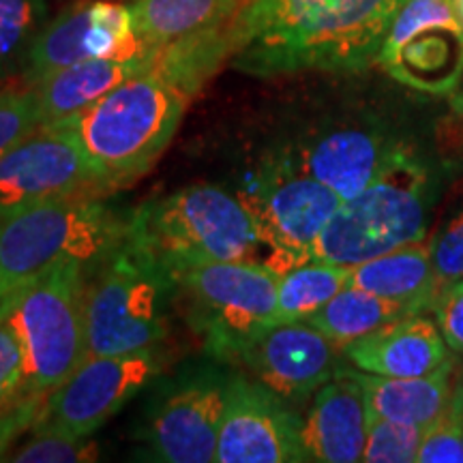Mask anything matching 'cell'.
Listing matches in <instances>:
<instances>
[{"mask_svg":"<svg viewBox=\"0 0 463 463\" xmlns=\"http://www.w3.org/2000/svg\"><path fill=\"white\" fill-rule=\"evenodd\" d=\"M405 0H236L225 45L230 65L256 78L354 73L378 61Z\"/></svg>","mask_w":463,"mask_h":463,"instance_id":"1","label":"cell"},{"mask_svg":"<svg viewBox=\"0 0 463 463\" xmlns=\"http://www.w3.org/2000/svg\"><path fill=\"white\" fill-rule=\"evenodd\" d=\"M447 183L449 165L412 144L378 181L339 206L317 236L311 260L358 266L422 242Z\"/></svg>","mask_w":463,"mask_h":463,"instance_id":"2","label":"cell"},{"mask_svg":"<svg viewBox=\"0 0 463 463\" xmlns=\"http://www.w3.org/2000/svg\"><path fill=\"white\" fill-rule=\"evenodd\" d=\"M127 236L146 251L176 286L200 264L253 260L266 247L241 198L215 184H189L146 202L129 217Z\"/></svg>","mask_w":463,"mask_h":463,"instance_id":"3","label":"cell"},{"mask_svg":"<svg viewBox=\"0 0 463 463\" xmlns=\"http://www.w3.org/2000/svg\"><path fill=\"white\" fill-rule=\"evenodd\" d=\"M189 97L150 67L84 112L58 123L71 127L92 164L116 189L137 181L157 164L181 125Z\"/></svg>","mask_w":463,"mask_h":463,"instance_id":"4","label":"cell"},{"mask_svg":"<svg viewBox=\"0 0 463 463\" xmlns=\"http://www.w3.org/2000/svg\"><path fill=\"white\" fill-rule=\"evenodd\" d=\"M127 228L129 219L101 198L56 200L0 217V283L22 288L69 262L101 266Z\"/></svg>","mask_w":463,"mask_h":463,"instance_id":"5","label":"cell"},{"mask_svg":"<svg viewBox=\"0 0 463 463\" xmlns=\"http://www.w3.org/2000/svg\"><path fill=\"white\" fill-rule=\"evenodd\" d=\"M89 264H61L28 281L7 314L24 356L26 392L48 395L89 356Z\"/></svg>","mask_w":463,"mask_h":463,"instance_id":"6","label":"cell"},{"mask_svg":"<svg viewBox=\"0 0 463 463\" xmlns=\"http://www.w3.org/2000/svg\"><path fill=\"white\" fill-rule=\"evenodd\" d=\"M279 273L256 260L200 264L176 277L189 300V322L217 361L242 354L279 324Z\"/></svg>","mask_w":463,"mask_h":463,"instance_id":"7","label":"cell"},{"mask_svg":"<svg viewBox=\"0 0 463 463\" xmlns=\"http://www.w3.org/2000/svg\"><path fill=\"white\" fill-rule=\"evenodd\" d=\"M86 288L89 354L153 350L167 337L165 294L174 283L129 236Z\"/></svg>","mask_w":463,"mask_h":463,"instance_id":"8","label":"cell"},{"mask_svg":"<svg viewBox=\"0 0 463 463\" xmlns=\"http://www.w3.org/2000/svg\"><path fill=\"white\" fill-rule=\"evenodd\" d=\"M239 198L270 249L264 264L279 275L309 262L317 236L344 204L339 194L297 170L281 153L270 155Z\"/></svg>","mask_w":463,"mask_h":463,"instance_id":"9","label":"cell"},{"mask_svg":"<svg viewBox=\"0 0 463 463\" xmlns=\"http://www.w3.org/2000/svg\"><path fill=\"white\" fill-rule=\"evenodd\" d=\"M112 189L65 123L37 127L0 157V217L56 200L103 198Z\"/></svg>","mask_w":463,"mask_h":463,"instance_id":"10","label":"cell"},{"mask_svg":"<svg viewBox=\"0 0 463 463\" xmlns=\"http://www.w3.org/2000/svg\"><path fill=\"white\" fill-rule=\"evenodd\" d=\"M375 62L416 92L453 95L463 80V20L455 0H405Z\"/></svg>","mask_w":463,"mask_h":463,"instance_id":"11","label":"cell"},{"mask_svg":"<svg viewBox=\"0 0 463 463\" xmlns=\"http://www.w3.org/2000/svg\"><path fill=\"white\" fill-rule=\"evenodd\" d=\"M164 369L157 347L127 354H89L43 397L34 431L92 436Z\"/></svg>","mask_w":463,"mask_h":463,"instance_id":"12","label":"cell"},{"mask_svg":"<svg viewBox=\"0 0 463 463\" xmlns=\"http://www.w3.org/2000/svg\"><path fill=\"white\" fill-rule=\"evenodd\" d=\"M86 58H155V54L137 34L131 7L116 0H75L54 20H48L22 71L26 84L34 86Z\"/></svg>","mask_w":463,"mask_h":463,"instance_id":"13","label":"cell"},{"mask_svg":"<svg viewBox=\"0 0 463 463\" xmlns=\"http://www.w3.org/2000/svg\"><path fill=\"white\" fill-rule=\"evenodd\" d=\"M412 146L391 127L380 123H341L300 137L281 153L297 170L350 200L378 181L392 161Z\"/></svg>","mask_w":463,"mask_h":463,"instance_id":"14","label":"cell"},{"mask_svg":"<svg viewBox=\"0 0 463 463\" xmlns=\"http://www.w3.org/2000/svg\"><path fill=\"white\" fill-rule=\"evenodd\" d=\"M303 419L286 399L234 373L228 380L225 408L219 431V463H294L305 461Z\"/></svg>","mask_w":463,"mask_h":463,"instance_id":"15","label":"cell"},{"mask_svg":"<svg viewBox=\"0 0 463 463\" xmlns=\"http://www.w3.org/2000/svg\"><path fill=\"white\" fill-rule=\"evenodd\" d=\"M228 380L217 369H200L164 397L150 416L146 444L165 463L217 461Z\"/></svg>","mask_w":463,"mask_h":463,"instance_id":"16","label":"cell"},{"mask_svg":"<svg viewBox=\"0 0 463 463\" xmlns=\"http://www.w3.org/2000/svg\"><path fill=\"white\" fill-rule=\"evenodd\" d=\"M339 352L309 322H283L249 347L239 363L286 402L303 403L335 378Z\"/></svg>","mask_w":463,"mask_h":463,"instance_id":"17","label":"cell"},{"mask_svg":"<svg viewBox=\"0 0 463 463\" xmlns=\"http://www.w3.org/2000/svg\"><path fill=\"white\" fill-rule=\"evenodd\" d=\"M305 461L354 463L363 461L367 442V405L361 382L352 369H337L314 395L303 419Z\"/></svg>","mask_w":463,"mask_h":463,"instance_id":"18","label":"cell"},{"mask_svg":"<svg viewBox=\"0 0 463 463\" xmlns=\"http://www.w3.org/2000/svg\"><path fill=\"white\" fill-rule=\"evenodd\" d=\"M344 356L352 367L386 378H419L453 361L438 324L422 314L403 316L378 331L347 344Z\"/></svg>","mask_w":463,"mask_h":463,"instance_id":"19","label":"cell"},{"mask_svg":"<svg viewBox=\"0 0 463 463\" xmlns=\"http://www.w3.org/2000/svg\"><path fill=\"white\" fill-rule=\"evenodd\" d=\"M153 61L155 58H86L48 75L33 86L43 125L84 112L125 80L153 67Z\"/></svg>","mask_w":463,"mask_h":463,"instance_id":"20","label":"cell"},{"mask_svg":"<svg viewBox=\"0 0 463 463\" xmlns=\"http://www.w3.org/2000/svg\"><path fill=\"white\" fill-rule=\"evenodd\" d=\"M361 382L369 419H384L408 425L430 427L453 402V361L438 372L419 378H386L352 369Z\"/></svg>","mask_w":463,"mask_h":463,"instance_id":"21","label":"cell"},{"mask_svg":"<svg viewBox=\"0 0 463 463\" xmlns=\"http://www.w3.org/2000/svg\"><path fill=\"white\" fill-rule=\"evenodd\" d=\"M350 283L405 307L410 314H425L439 294L430 245L425 247L422 242L352 266Z\"/></svg>","mask_w":463,"mask_h":463,"instance_id":"22","label":"cell"},{"mask_svg":"<svg viewBox=\"0 0 463 463\" xmlns=\"http://www.w3.org/2000/svg\"><path fill=\"white\" fill-rule=\"evenodd\" d=\"M236 0H133V24L144 45L157 54L167 45L228 24Z\"/></svg>","mask_w":463,"mask_h":463,"instance_id":"23","label":"cell"},{"mask_svg":"<svg viewBox=\"0 0 463 463\" xmlns=\"http://www.w3.org/2000/svg\"><path fill=\"white\" fill-rule=\"evenodd\" d=\"M403 316L412 314L389 298H382L378 294L350 283L305 322H309L324 337L331 339L339 350H344L352 341L378 331L380 326Z\"/></svg>","mask_w":463,"mask_h":463,"instance_id":"24","label":"cell"},{"mask_svg":"<svg viewBox=\"0 0 463 463\" xmlns=\"http://www.w3.org/2000/svg\"><path fill=\"white\" fill-rule=\"evenodd\" d=\"M352 266L309 260L279 275L277 283V311L279 324L303 322L320 307L350 286Z\"/></svg>","mask_w":463,"mask_h":463,"instance_id":"25","label":"cell"},{"mask_svg":"<svg viewBox=\"0 0 463 463\" xmlns=\"http://www.w3.org/2000/svg\"><path fill=\"white\" fill-rule=\"evenodd\" d=\"M45 24V0H0V75L24 67L28 52Z\"/></svg>","mask_w":463,"mask_h":463,"instance_id":"26","label":"cell"},{"mask_svg":"<svg viewBox=\"0 0 463 463\" xmlns=\"http://www.w3.org/2000/svg\"><path fill=\"white\" fill-rule=\"evenodd\" d=\"M99 459V444L90 436L34 431V438L3 461L15 463H89Z\"/></svg>","mask_w":463,"mask_h":463,"instance_id":"27","label":"cell"},{"mask_svg":"<svg viewBox=\"0 0 463 463\" xmlns=\"http://www.w3.org/2000/svg\"><path fill=\"white\" fill-rule=\"evenodd\" d=\"M425 427L384 419L367 420V442L363 461L367 463H410L416 461Z\"/></svg>","mask_w":463,"mask_h":463,"instance_id":"28","label":"cell"},{"mask_svg":"<svg viewBox=\"0 0 463 463\" xmlns=\"http://www.w3.org/2000/svg\"><path fill=\"white\" fill-rule=\"evenodd\" d=\"M42 125V109L33 86L0 90V157Z\"/></svg>","mask_w":463,"mask_h":463,"instance_id":"29","label":"cell"},{"mask_svg":"<svg viewBox=\"0 0 463 463\" xmlns=\"http://www.w3.org/2000/svg\"><path fill=\"white\" fill-rule=\"evenodd\" d=\"M416 461L420 463H463V420L455 392L449 410L422 433Z\"/></svg>","mask_w":463,"mask_h":463,"instance_id":"30","label":"cell"},{"mask_svg":"<svg viewBox=\"0 0 463 463\" xmlns=\"http://www.w3.org/2000/svg\"><path fill=\"white\" fill-rule=\"evenodd\" d=\"M430 253L439 289L463 279V211L431 239Z\"/></svg>","mask_w":463,"mask_h":463,"instance_id":"31","label":"cell"},{"mask_svg":"<svg viewBox=\"0 0 463 463\" xmlns=\"http://www.w3.org/2000/svg\"><path fill=\"white\" fill-rule=\"evenodd\" d=\"M20 392H26L24 356L14 328L7 320H0V408L9 405Z\"/></svg>","mask_w":463,"mask_h":463,"instance_id":"32","label":"cell"},{"mask_svg":"<svg viewBox=\"0 0 463 463\" xmlns=\"http://www.w3.org/2000/svg\"><path fill=\"white\" fill-rule=\"evenodd\" d=\"M431 311L450 350L463 354V279L439 289Z\"/></svg>","mask_w":463,"mask_h":463,"instance_id":"33","label":"cell"},{"mask_svg":"<svg viewBox=\"0 0 463 463\" xmlns=\"http://www.w3.org/2000/svg\"><path fill=\"white\" fill-rule=\"evenodd\" d=\"M22 288H9V286H3V283H0V320H5V317H7Z\"/></svg>","mask_w":463,"mask_h":463,"instance_id":"34","label":"cell"},{"mask_svg":"<svg viewBox=\"0 0 463 463\" xmlns=\"http://www.w3.org/2000/svg\"><path fill=\"white\" fill-rule=\"evenodd\" d=\"M455 399H457V405H459V414L463 420V382H455Z\"/></svg>","mask_w":463,"mask_h":463,"instance_id":"35","label":"cell"},{"mask_svg":"<svg viewBox=\"0 0 463 463\" xmlns=\"http://www.w3.org/2000/svg\"><path fill=\"white\" fill-rule=\"evenodd\" d=\"M457 9H459V15H461V20H463V0H459V3H457Z\"/></svg>","mask_w":463,"mask_h":463,"instance_id":"36","label":"cell"},{"mask_svg":"<svg viewBox=\"0 0 463 463\" xmlns=\"http://www.w3.org/2000/svg\"><path fill=\"white\" fill-rule=\"evenodd\" d=\"M455 3H459V0H455Z\"/></svg>","mask_w":463,"mask_h":463,"instance_id":"37","label":"cell"}]
</instances>
